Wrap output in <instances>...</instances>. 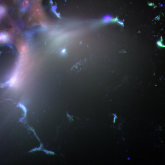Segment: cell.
Instances as JSON below:
<instances>
[{"label":"cell","instance_id":"1","mask_svg":"<svg viewBox=\"0 0 165 165\" xmlns=\"http://www.w3.org/2000/svg\"><path fill=\"white\" fill-rule=\"evenodd\" d=\"M29 4V2L28 0H25L23 3V5L24 6H26Z\"/></svg>","mask_w":165,"mask_h":165}]
</instances>
